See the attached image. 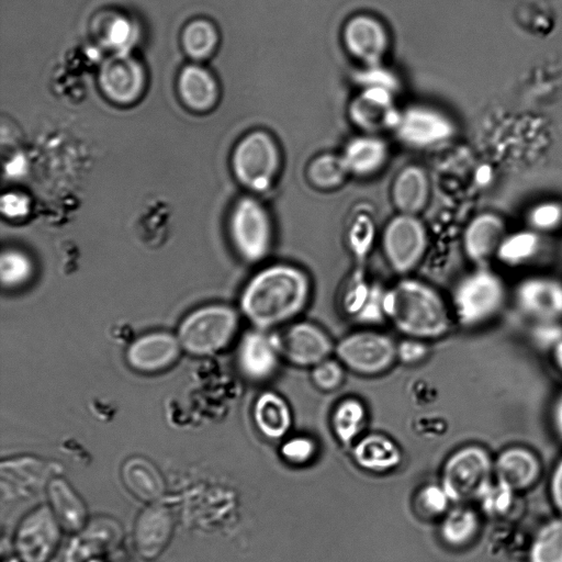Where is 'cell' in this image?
<instances>
[{"label": "cell", "mask_w": 562, "mask_h": 562, "mask_svg": "<svg viewBox=\"0 0 562 562\" xmlns=\"http://www.w3.org/2000/svg\"><path fill=\"white\" fill-rule=\"evenodd\" d=\"M311 293L308 276L300 268L276 263L256 273L240 299L246 317L261 330L277 327L300 314Z\"/></svg>", "instance_id": "obj_1"}, {"label": "cell", "mask_w": 562, "mask_h": 562, "mask_svg": "<svg viewBox=\"0 0 562 562\" xmlns=\"http://www.w3.org/2000/svg\"><path fill=\"white\" fill-rule=\"evenodd\" d=\"M384 314L402 334L417 339H435L450 327V313L442 296L430 285L404 279L385 290Z\"/></svg>", "instance_id": "obj_2"}, {"label": "cell", "mask_w": 562, "mask_h": 562, "mask_svg": "<svg viewBox=\"0 0 562 562\" xmlns=\"http://www.w3.org/2000/svg\"><path fill=\"white\" fill-rule=\"evenodd\" d=\"M503 279L486 266L465 274L452 293V307L464 327H479L492 321L505 305Z\"/></svg>", "instance_id": "obj_3"}, {"label": "cell", "mask_w": 562, "mask_h": 562, "mask_svg": "<svg viewBox=\"0 0 562 562\" xmlns=\"http://www.w3.org/2000/svg\"><path fill=\"white\" fill-rule=\"evenodd\" d=\"M494 460L480 445H467L454 451L442 471V487L451 501L480 498L492 484Z\"/></svg>", "instance_id": "obj_4"}, {"label": "cell", "mask_w": 562, "mask_h": 562, "mask_svg": "<svg viewBox=\"0 0 562 562\" xmlns=\"http://www.w3.org/2000/svg\"><path fill=\"white\" fill-rule=\"evenodd\" d=\"M238 326L231 307L212 305L190 314L179 327L178 339L193 355H210L228 344Z\"/></svg>", "instance_id": "obj_5"}, {"label": "cell", "mask_w": 562, "mask_h": 562, "mask_svg": "<svg viewBox=\"0 0 562 562\" xmlns=\"http://www.w3.org/2000/svg\"><path fill=\"white\" fill-rule=\"evenodd\" d=\"M335 352L347 368L363 375L384 372L397 358L393 340L371 330L352 333L341 338Z\"/></svg>", "instance_id": "obj_6"}, {"label": "cell", "mask_w": 562, "mask_h": 562, "mask_svg": "<svg viewBox=\"0 0 562 562\" xmlns=\"http://www.w3.org/2000/svg\"><path fill=\"white\" fill-rule=\"evenodd\" d=\"M231 236L245 260L257 262L267 256L272 229L267 212L257 201L247 198L236 204L231 217Z\"/></svg>", "instance_id": "obj_7"}, {"label": "cell", "mask_w": 562, "mask_h": 562, "mask_svg": "<svg viewBox=\"0 0 562 562\" xmlns=\"http://www.w3.org/2000/svg\"><path fill=\"white\" fill-rule=\"evenodd\" d=\"M233 166L241 183L252 190H266L279 166L277 147L267 134L252 133L236 147Z\"/></svg>", "instance_id": "obj_8"}, {"label": "cell", "mask_w": 562, "mask_h": 562, "mask_svg": "<svg viewBox=\"0 0 562 562\" xmlns=\"http://www.w3.org/2000/svg\"><path fill=\"white\" fill-rule=\"evenodd\" d=\"M427 245L423 224L413 215L404 214L393 218L386 226L382 247L392 269L406 273L422 260Z\"/></svg>", "instance_id": "obj_9"}, {"label": "cell", "mask_w": 562, "mask_h": 562, "mask_svg": "<svg viewBox=\"0 0 562 562\" xmlns=\"http://www.w3.org/2000/svg\"><path fill=\"white\" fill-rule=\"evenodd\" d=\"M59 526L50 508L41 506L20 522L15 532V550L23 562H46L54 553Z\"/></svg>", "instance_id": "obj_10"}, {"label": "cell", "mask_w": 562, "mask_h": 562, "mask_svg": "<svg viewBox=\"0 0 562 562\" xmlns=\"http://www.w3.org/2000/svg\"><path fill=\"white\" fill-rule=\"evenodd\" d=\"M273 337L280 356L299 367H315L333 350L326 333L307 322L292 324Z\"/></svg>", "instance_id": "obj_11"}, {"label": "cell", "mask_w": 562, "mask_h": 562, "mask_svg": "<svg viewBox=\"0 0 562 562\" xmlns=\"http://www.w3.org/2000/svg\"><path fill=\"white\" fill-rule=\"evenodd\" d=\"M518 308L542 323L562 317V283L551 277L533 276L521 280L515 288Z\"/></svg>", "instance_id": "obj_12"}, {"label": "cell", "mask_w": 562, "mask_h": 562, "mask_svg": "<svg viewBox=\"0 0 562 562\" xmlns=\"http://www.w3.org/2000/svg\"><path fill=\"white\" fill-rule=\"evenodd\" d=\"M100 86L104 93L119 103L136 100L144 86V72L140 65L127 54L109 58L100 70Z\"/></svg>", "instance_id": "obj_13"}, {"label": "cell", "mask_w": 562, "mask_h": 562, "mask_svg": "<svg viewBox=\"0 0 562 562\" xmlns=\"http://www.w3.org/2000/svg\"><path fill=\"white\" fill-rule=\"evenodd\" d=\"M540 474V461L522 446H510L494 459V477L513 492L530 487Z\"/></svg>", "instance_id": "obj_14"}, {"label": "cell", "mask_w": 562, "mask_h": 562, "mask_svg": "<svg viewBox=\"0 0 562 562\" xmlns=\"http://www.w3.org/2000/svg\"><path fill=\"white\" fill-rule=\"evenodd\" d=\"M280 352L273 334L258 329L247 333L239 345L238 363L244 374L255 381H262L276 372Z\"/></svg>", "instance_id": "obj_15"}, {"label": "cell", "mask_w": 562, "mask_h": 562, "mask_svg": "<svg viewBox=\"0 0 562 562\" xmlns=\"http://www.w3.org/2000/svg\"><path fill=\"white\" fill-rule=\"evenodd\" d=\"M402 139L414 146H429L450 136L452 126L439 112L425 106L407 110L398 120Z\"/></svg>", "instance_id": "obj_16"}, {"label": "cell", "mask_w": 562, "mask_h": 562, "mask_svg": "<svg viewBox=\"0 0 562 562\" xmlns=\"http://www.w3.org/2000/svg\"><path fill=\"white\" fill-rule=\"evenodd\" d=\"M506 235L503 221L494 214L476 216L463 235V250L477 267L487 266L495 258L497 248Z\"/></svg>", "instance_id": "obj_17"}, {"label": "cell", "mask_w": 562, "mask_h": 562, "mask_svg": "<svg viewBox=\"0 0 562 562\" xmlns=\"http://www.w3.org/2000/svg\"><path fill=\"white\" fill-rule=\"evenodd\" d=\"M179 339L166 333H153L138 338L127 350L131 366L142 371H155L170 364L178 356Z\"/></svg>", "instance_id": "obj_18"}, {"label": "cell", "mask_w": 562, "mask_h": 562, "mask_svg": "<svg viewBox=\"0 0 562 562\" xmlns=\"http://www.w3.org/2000/svg\"><path fill=\"white\" fill-rule=\"evenodd\" d=\"M348 49L366 61H376L386 48V34L374 19L360 15L349 21L345 29Z\"/></svg>", "instance_id": "obj_19"}, {"label": "cell", "mask_w": 562, "mask_h": 562, "mask_svg": "<svg viewBox=\"0 0 562 562\" xmlns=\"http://www.w3.org/2000/svg\"><path fill=\"white\" fill-rule=\"evenodd\" d=\"M47 495L49 508L64 530L76 532L85 526L86 505L64 479H52L47 484Z\"/></svg>", "instance_id": "obj_20"}, {"label": "cell", "mask_w": 562, "mask_h": 562, "mask_svg": "<svg viewBox=\"0 0 562 562\" xmlns=\"http://www.w3.org/2000/svg\"><path fill=\"white\" fill-rule=\"evenodd\" d=\"M353 459L363 469L384 473L395 469L402 461L397 445L381 434L361 438L353 448Z\"/></svg>", "instance_id": "obj_21"}, {"label": "cell", "mask_w": 562, "mask_h": 562, "mask_svg": "<svg viewBox=\"0 0 562 562\" xmlns=\"http://www.w3.org/2000/svg\"><path fill=\"white\" fill-rule=\"evenodd\" d=\"M254 420L265 437L280 439L291 427V409L282 396L267 391L255 403Z\"/></svg>", "instance_id": "obj_22"}, {"label": "cell", "mask_w": 562, "mask_h": 562, "mask_svg": "<svg viewBox=\"0 0 562 562\" xmlns=\"http://www.w3.org/2000/svg\"><path fill=\"white\" fill-rule=\"evenodd\" d=\"M179 91L184 103L196 111L209 110L216 101L217 87L203 68L189 66L179 77Z\"/></svg>", "instance_id": "obj_23"}, {"label": "cell", "mask_w": 562, "mask_h": 562, "mask_svg": "<svg viewBox=\"0 0 562 562\" xmlns=\"http://www.w3.org/2000/svg\"><path fill=\"white\" fill-rule=\"evenodd\" d=\"M170 529V517L165 510H146L136 526V544L139 552L149 558L157 555L166 546Z\"/></svg>", "instance_id": "obj_24"}, {"label": "cell", "mask_w": 562, "mask_h": 562, "mask_svg": "<svg viewBox=\"0 0 562 562\" xmlns=\"http://www.w3.org/2000/svg\"><path fill=\"white\" fill-rule=\"evenodd\" d=\"M541 239L536 231H519L505 235L499 244L495 258L508 267L525 265L537 257Z\"/></svg>", "instance_id": "obj_25"}, {"label": "cell", "mask_w": 562, "mask_h": 562, "mask_svg": "<svg viewBox=\"0 0 562 562\" xmlns=\"http://www.w3.org/2000/svg\"><path fill=\"white\" fill-rule=\"evenodd\" d=\"M342 158L348 170L367 175L382 166L386 158V147L378 138L359 137L349 143Z\"/></svg>", "instance_id": "obj_26"}, {"label": "cell", "mask_w": 562, "mask_h": 562, "mask_svg": "<svg viewBox=\"0 0 562 562\" xmlns=\"http://www.w3.org/2000/svg\"><path fill=\"white\" fill-rule=\"evenodd\" d=\"M394 201L404 214L419 211L427 198V181L417 167H408L401 172L394 186Z\"/></svg>", "instance_id": "obj_27"}, {"label": "cell", "mask_w": 562, "mask_h": 562, "mask_svg": "<svg viewBox=\"0 0 562 562\" xmlns=\"http://www.w3.org/2000/svg\"><path fill=\"white\" fill-rule=\"evenodd\" d=\"M124 483L138 499L149 502L164 492V482L158 471L145 461H131L122 471Z\"/></svg>", "instance_id": "obj_28"}, {"label": "cell", "mask_w": 562, "mask_h": 562, "mask_svg": "<svg viewBox=\"0 0 562 562\" xmlns=\"http://www.w3.org/2000/svg\"><path fill=\"white\" fill-rule=\"evenodd\" d=\"M479 525V516L473 508L458 506L443 518L440 527L441 537L448 544L461 547L475 537Z\"/></svg>", "instance_id": "obj_29"}, {"label": "cell", "mask_w": 562, "mask_h": 562, "mask_svg": "<svg viewBox=\"0 0 562 562\" xmlns=\"http://www.w3.org/2000/svg\"><path fill=\"white\" fill-rule=\"evenodd\" d=\"M366 408L357 398H345L334 409L331 427L336 437L344 443L352 442L363 428Z\"/></svg>", "instance_id": "obj_30"}, {"label": "cell", "mask_w": 562, "mask_h": 562, "mask_svg": "<svg viewBox=\"0 0 562 562\" xmlns=\"http://www.w3.org/2000/svg\"><path fill=\"white\" fill-rule=\"evenodd\" d=\"M529 562H562V517L548 521L536 533Z\"/></svg>", "instance_id": "obj_31"}, {"label": "cell", "mask_w": 562, "mask_h": 562, "mask_svg": "<svg viewBox=\"0 0 562 562\" xmlns=\"http://www.w3.org/2000/svg\"><path fill=\"white\" fill-rule=\"evenodd\" d=\"M217 34L214 26L205 20H196L187 25L183 32V46L194 58H204L214 49Z\"/></svg>", "instance_id": "obj_32"}, {"label": "cell", "mask_w": 562, "mask_h": 562, "mask_svg": "<svg viewBox=\"0 0 562 562\" xmlns=\"http://www.w3.org/2000/svg\"><path fill=\"white\" fill-rule=\"evenodd\" d=\"M348 168L344 161V158H339L331 155H325L317 158L310 168V177L312 181L325 189H329L338 186Z\"/></svg>", "instance_id": "obj_33"}, {"label": "cell", "mask_w": 562, "mask_h": 562, "mask_svg": "<svg viewBox=\"0 0 562 562\" xmlns=\"http://www.w3.org/2000/svg\"><path fill=\"white\" fill-rule=\"evenodd\" d=\"M33 266L27 256L10 250L0 259V278L4 285L13 286L25 282L32 274Z\"/></svg>", "instance_id": "obj_34"}, {"label": "cell", "mask_w": 562, "mask_h": 562, "mask_svg": "<svg viewBox=\"0 0 562 562\" xmlns=\"http://www.w3.org/2000/svg\"><path fill=\"white\" fill-rule=\"evenodd\" d=\"M449 501L442 486L427 485L417 493L416 506L422 515L437 517L447 510Z\"/></svg>", "instance_id": "obj_35"}, {"label": "cell", "mask_w": 562, "mask_h": 562, "mask_svg": "<svg viewBox=\"0 0 562 562\" xmlns=\"http://www.w3.org/2000/svg\"><path fill=\"white\" fill-rule=\"evenodd\" d=\"M105 37L116 53L126 54L136 41L137 31L128 19L117 16L109 24Z\"/></svg>", "instance_id": "obj_36"}, {"label": "cell", "mask_w": 562, "mask_h": 562, "mask_svg": "<svg viewBox=\"0 0 562 562\" xmlns=\"http://www.w3.org/2000/svg\"><path fill=\"white\" fill-rule=\"evenodd\" d=\"M316 454V445L313 439L305 436L289 438L281 447V456L289 463L304 465L310 463Z\"/></svg>", "instance_id": "obj_37"}, {"label": "cell", "mask_w": 562, "mask_h": 562, "mask_svg": "<svg viewBox=\"0 0 562 562\" xmlns=\"http://www.w3.org/2000/svg\"><path fill=\"white\" fill-rule=\"evenodd\" d=\"M384 295L385 290L378 284H371L368 296L356 315V318L362 323L369 324L380 323L385 318Z\"/></svg>", "instance_id": "obj_38"}, {"label": "cell", "mask_w": 562, "mask_h": 562, "mask_svg": "<svg viewBox=\"0 0 562 562\" xmlns=\"http://www.w3.org/2000/svg\"><path fill=\"white\" fill-rule=\"evenodd\" d=\"M312 379L321 390L331 391L341 384L344 371L338 362L326 359L314 367Z\"/></svg>", "instance_id": "obj_39"}, {"label": "cell", "mask_w": 562, "mask_h": 562, "mask_svg": "<svg viewBox=\"0 0 562 562\" xmlns=\"http://www.w3.org/2000/svg\"><path fill=\"white\" fill-rule=\"evenodd\" d=\"M529 222L536 232L553 231L562 222V207L553 203L538 205L531 211Z\"/></svg>", "instance_id": "obj_40"}, {"label": "cell", "mask_w": 562, "mask_h": 562, "mask_svg": "<svg viewBox=\"0 0 562 562\" xmlns=\"http://www.w3.org/2000/svg\"><path fill=\"white\" fill-rule=\"evenodd\" d=\"M514 493L512 490L496 482L491 484L488 488L480 497L482 506L490 514H503L512 505Z\"/></svg>", "instance_id": "obj_41"}, {"label": "cell", "mask_w": 562, "mask_h": 562, "mask_svg": "<svg viewBox=\"0 0 562 562\" xmlns=\"http://www.w3.org/2000/svg\"><path fill=\"white\" fill-rule=\"evenodd\" d=\"M389 100L381 91H373L367 94L355 106L356 116L361 122L372 124L376 117H381L387 110Z\"/></svg>", "instance_id": "obj_42"}, {"label": "cell", "mask_w": 562, "mask_h": 562, "mask_svg": "<svg viewBox=\"0 0 562 562\" xmlns=\"http://www.w3.org/2000/svg\"><path fill=\"white\" fill-rule=\"evenodd\" d=\"M428 348L422 339L408 337L396 346V357L407 364L417 363L427 356Z\"/></svg>", "instance_id": "obj_43"}, {"label": "cell", "mask_w": 562, "mask_h": 562, "mask_svg": "<svg viewBox=\"0 0 562 562\" xmlns=\"http://www.w3.org/2000/svg\"><path fill=\"white\" fill-rule=\"evenodd\" d=\"M372 226L369 223L358 221L350 233V245L352 251L361 256L368 252L372 240Z\"/></svg>", "instance_id": "obj_44"}, {"label": "cell", "mask_w": 562, "mask_h": 562, "mask_svg": "<svg viewBox=\"0 0 562 562\" xmlns=\"http://www.w3.org/2000/svg\"><path fill=\"white\" fill-rule=\"evenodd\" d=\"M2 212L10 216H22L27 212V203L24 196L8 194L2 199Z\"/></svg>", "instance_id": "obj_45"}, {"label": "cell", "mask_w": 562, "mask_h": 562, "mask_svg": "<svg viewBox=\"0 0 562 562\" xmlns=\"http://www.w3.org/2000/svg\"><path fill=\"white\" fill-rule=\"evenodd\" d=\"M550 493L554 507L557 508L560 517H562V459L555 465L551 480Z\"/></svg>", "instance_id": "obj_46"}, {"label": "cell", "mask_w": 562, "mask_h": 562, "mask_svg": "<svg viewBox=\"0 0 562 562\" xmlns=\"http://www.w3.org/2000/svg\"><path fill=\"white\" fill-rule=\"evenodd\" d=\"M551 420L557 435L562 439V392H560L551 407Z\"/></svg>", "instance_id": "obj_47"}, {"label": "cell", "mask_w": 562, "mask_h": 562, "mask_svg": "<svg viewBox=\"0 0 562 562\" xmlns=\"http://www.w3.org/2000/svg\"><path fill=\"white\" fill-rule=\"evenodd\" d=\"M550 351L554 367L562 373V337L550 347Z\"/></svg>", "instance_id": "obj_48"}]
</instances>
